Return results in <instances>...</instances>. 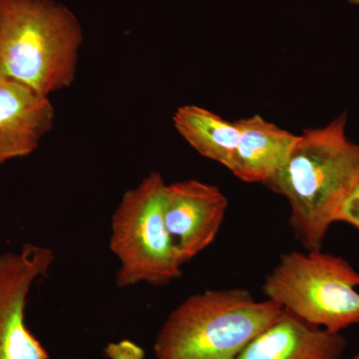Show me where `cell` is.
I'll return each mask as SVG.
<instances>
[{"mask_svg":"<svg viewBox=\"0 0 359 359\" xmlns=\"http://www.w3.org/2000/svg\"><path fill=\"white\" fill-rule=\"evenodd\" d=\"M353 359H359V353L354 356Z\"/></svg>","mask_w":359,"mask_h":359,"instance_id":"9a60e30c","label":"cell"},{"mask_svg":"<svg viewBox=\"0 0 359 359\" xmlns=\"http://www.w3.org/2000/svg\"><path fill=\"white\" fill-rule=\"evenodd\" d=\"M54 259L53 250L33 244L0 255V359H49L26 327L25 308L33 283L46 275Z\"/></svg>","mask_w":359,"mask_h":359,"instance_id":"8992f818","label":"cell"},{"mask_svg":"<svg viewBox=\"0 0 359 359\" xmlns=\"http://www.w3.org/2000/svg\"><path fill=\"white\" fill-rule=\"evenodd\" d=\"M346 116L299 135L285 165L264 184L289 201L290 224L306 250H320L340 210L359 186V144L346 135Z\"/></svg>","mask_w":359,"mask_h":359,"instance_id":"6da1fadb","label":"cell"},{"mask_svg":"<svg viewBox=\"0 0 359 359\" xmlns=\"http://www.w3.org/2000/svg\"><path fill=\"white\" fill-rule=\"evenodd\" d=\"M228 204L218 187L197 180L166 186L165 224L182 266L212 245L223 224Z\"/></svg>","mask_w":359,"mask_h":359,"instance_id":"52a82bcc","label":"cell"},{"mask_svg":"<svg viewBox=\"0 0 359 359\" xmlns=\"http://www.w3.org/2000/svg\"><path fill=\"white\" fill-rule=\"evenodd\" d=\"M175 128L199 154L226 168L237 148L240 131L211 111L196 105L182 106L174 116Z\"/></svg>","mask_w":359,"mask_h":359,"instance_id":"8fae6325","label":"cell"},{"mask_svg":"<svg viewBox=\"0 0 359 359\" xmlns=\"http://www.w3.org/2000/svg\"><path fill=\"white\" fill-rule=\"evenodd\" d=\"M83 28L55 0H0V74L43 95L76 78Z\"/></svg>","mask_w":359,"mask_h":359,"instance_id":"7a4b0ae2","label":"cell"},{"mask_svg":"<svg viewBox=\"0 0 359 359\" xmlns=\"http://www.w3.org/2000/svg\"><path fill=\"white\" fill-rule=\"evenodd\" d=\"M165 183L157 172L127 191L113 215L110 250L121 264L118 287L165 285L182 276V264L165 224Z\"/></svg>","mask_w":359,"mask_h":359,"instance_id":"5b68a950","label":"cell"},{"mask_svg":"<svg viewBox=\"0 0 359 359\" xmlns=\"http://www.w3.org/2000/svg\"><path fill=\"white\" fill-rule=\"evenodd\" d=\"M55 118L48 96L0 74V164L33 154Z\"/></svg>","mask_w":359,"mask_h":359,"instance_id":"ba28073f","label":"cell"},{"mask_svg":"<svg viewBox=\"0 0 359 359\" xmlns=\"http://www.w3.org/2000/svg\"><path fill=\"white\" fill-rule=\"evenodd\" d=\"M339 222L351 224L359 230V186L342 205Z\"/></svg>","mask_w":359,"mask_h":359,"instance_id":"4fadbf2b","label":"cell"},{"mask_svg":"<svg viewBox=\"0 0 359 359\" xmlns=\"http://www.w3.org/2000/svg\"><path fill=\"white\" fill-rule=\"evenodd\" d=\"M283 313L249 290H205L169 314L156 337V359H237Z\"/></svg>","mask_w":359,"mask_h":359,"instance_id":"3957f363","label":"cell"},{"mask_svg":"<svg viewBox=\"0 0 359 359\" xmlns=\"http://www.w3.org/2000/svg\"><path fill=\"white\" fill-rule=\"evenodd\" d=\"M346 349L341 332L314 327L283 311L237 359H342Z\"/></svg>","mask_w":359,"mask_h":359,"instance_id":"9c48e42d","label":"cell"},{"mask_svg":"<svg viewBox=\"0 0 359 359\" xmlns=\"http://www.w3.org/2000/svg\"><path fill=\"white\" fill-rule=\"evenodd\" d=\"M348 1L353 2V4H359V0H348Z\"/></svg>","mask_w":359,"mask_h":359,"instance_id":"5bb4252c","label":"cell"},{"mask_svg":"<svg viewBox=\"0 0 359 359\" xmlns=\"http://www.w3.org/2000/svg\"><path fill=\"white\" fill-rule=\"evenodd\" d=\"M104 355L108 359H144L145 351L134 341L123 339L108 344L104 349Z\"/></svg>","mask_w":359,"mask_h":359,"instance_id":"7c38bea8","label":"cell"},{"mask_svg":"<svg viewBox=\"0 0 359 359\" xmlns=\"http://www.w3.org/2000/svg\"><path fill=\"white\" fill-rule=\"evenodd\" d=\"M240 137L228 169L247 183H266L287 162L299 136L259 115L236 122Z\"/></svg>","mask_w":359,"mask_h":359,"instance_id":"30bf717a","label":"cell"},{"mask_svg":"<svg viewBox=\"0 0 359 359\" xmlns=\"http://www.w3.org/2000/svg\"><path fill=\"white\" fill-rule=\"evenodd\" d=\"M359 273L320 250L287 252L269 271L266 299L314 327L341 332L359 323Z\"/></svg>","mask_w":359,"mask_h":359,"instance_id":"277c9868","label":"cell"}]
</instances>
